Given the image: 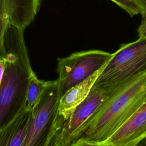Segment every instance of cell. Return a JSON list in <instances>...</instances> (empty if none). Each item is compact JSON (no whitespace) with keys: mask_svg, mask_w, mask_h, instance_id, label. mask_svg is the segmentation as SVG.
I'll list each match as a JSON object with an SVG mask.
<instances>
[{"mask_svg":"<svg viewBox=\"0 0 146 146\" xmlns=\"http://www.w3.org/2000/svg\"><path fill=\"white\" fill-rule=\"evenodd\" d=\"M146 102V70L119 85L88 121L80 137L101 143Z\"/></svg>","mask_w":146,"mask_h":146,"instance_id":"obj_1","label":"cell"},{"mask_svg":"<svg viewBox=\"0 0 146 146\" xmlns=\"http://www.w3.org/2000/svg\"><path fill=\"white\" fill-rule=\"evenodd\" d=\"M62 95L59 80L50 81L33 108V119L21 146H55L64 122L58 113Z\"/></svg>","mask_w":146,"mask_h":146,"instance_id":"obj_2","label":"cell"},{"mask_svg":"<svg viewBox=\"0 0 146 146\" xmlns=\"http://www.w3.org/2000/svg\"><path fill=\"white\" fill-rule=\"evenodd\" d=\"M146 70V37L121 44L94 85H118Z\"/></svg>","mask_w":146,"mask_h":146,"instance_id":"obj_3","label":"cell"},{"mask_svg":"<svg viewBox=\"0 0 146 146\" xmlns=\"http://www.w3.org/2000/svg\"><path fill=\"white\" fill-rule=\"evenodd\" d=\"M120 84L94 85L87 96L64 122L55 140V146H69L79 139L91 118Z\"/></svg>","mask_w":146,"mask_h":146,"instance_id":"obj_4","label":"cell"},{"mask_svg":"<svg viewBox=\"0 0 146 146\" xmlns=\"http://www.w3.org/2000/svg\"><path fill=\"white\" fill-rule=\"evenodd\" d=\"M112 54L103 50H89L58 58L56 72L62 84V94L104 66Z\"/></svg>","mask_w":146,"mask_h":146,"instance_id":"obj_5","label":"cell"},{"mask_svg":"<svg viewBox=\"0 0 146 146\" xmlns=\"http://www.w3.org/2000/svg\"><path fill=\"white\" fill-rule=\"evenodd\" d=\"M146 138V102L102 146H135Z\"/></svg>","mask_w":146,"mask_h":146,"instance_id":"obj_6","label":"cell"},{"mask_svg":"<svg viewBox=\"0 0 146 146\" xmlns=\"http://www.w3.org/2000/svg\"><path fill=\"white\" fill-rule=\"evenodd\" d=\"M33 119V109L26 102L7 124L0 128V146H21Z\"/></svg>","mask_w":146,"mask_h":146,"instance_id":"obj_7","label":"cell"},{"mask_svg":"<svg viewBox=\"0 0 146 146\" xmlns=\"http://www.w3.org/2000/svg\"><path fill=\"white\" fill-rule=\"evenodd\" d=\"M106 65V64L86 80L72 87L62 95L59 103L58 113L64 121L68 119L75 108L87 96Z\"/></svg>","mask_w":146,"mask_h":146,"instance_id":"obj_8","label":"cell"},{"mask_svg":"<svg viewBox=\"0 0 146 146\" xmlns=\"http://www.w3.org/2000/svg\"><path fill=\"white\" fill-rule=\"evenodd\" d=\"M9 24L25 30L39 10L41 0H3Z\"/></svg>","mask_w":146,"mask_h":146,"instance_id":"obj_9","label":"cell"},{"mask_svg":"<svg viewBox=\"0 0 146 146\" xmlns=\"http://www.w3.org/2000/svg\"><path fill=\"white\" fill-rule=\"evenodd\" d=\"M49 82L38 79L34 71L29 74L26 96V104L29 109L32 110L36 104Z\"/></svg>","mask_w":146,"mask_h":146,"instance_id":"obj_10","label":"cell"},{"mask_svg":"<svg viewBox=\"0 0 146 146\" xmlns=\"http://www.w3.org/2000/svg\"><path fill=\"white\" fill-rule=\"evenodd\" d=\"M8 25L9 21L3 4V0H0V58H4L5 55L3 39Z\"/></svg>","mask_w":146,"mask_h":146,"instance_id":"obj_11","label":"cell"},{"mask_svg":"<svg viewBox=\"0 0 146 146\" xmlns=\"http://www.w3.org/2000/svg\"><path fill=\"white\" fill-rule=\"evenodd\" d=\"M125 10L131 17L140 14V10L132 0H110Z\"/></svg>","mask_w":146,"mask_h":146,"instance_id":"obj_12","label":"cell"},{"mask_svg":"<svg viewBox=\"0 0 146 146\" xmlns=\"http://www.w3.org/2000/svg\"><path fill=\"white\" fill-rule=\"evenodd\" d=\"M69 146H102V145L100 143L88 141L80 137Z\"/></svg>","mask_w":146,"mask_h":146,"instance_id":"obj_13","label":"cell"},{"mask_svg":"<svg viewBox=\"0 0 146 146\" xmlns=\"http://www.w3.org/2000/svg\"><path fill=\"white\" fill-rule=\"evenodd\" d=\"M140 10L142 20L146 19V0H132Z\"/></svg>","mask_w":146,"mask_h":146,"instance_id":"obj_14","label":"cell"},{"mask_svg":"<svg viewBox=\"0 0 146 146\" xmlns=\"http://www.w3.org/2000/svg\"><path fill=\"white\" fill-rule=\"evenodd\" d=\"M137 32L139 38L146 37V19L141 21V23L137 29Z\"/></svg>","mask_w":146,"mask_h":146,"instance_id":"obj_15","label":"cell"},{"mask_svg":"<svg viewBox=\"0 0 146 146\" xmlns=\"http://www.w3.org/2000/svg\"><path fill=\"white\" fill-rule=\"evenodd\" d=\"M5 60L4 58H0V84L3 78L4 70H5Z\"/></svg>","mask_w":146,"mask_h":146,"instance_id":"obj_16","label":"cell"},{"mask_svg":"<svg viewBox=\"0 0 146 146\" xmlns=\"http://www.w3.org/2000/svg\"><path fill=\"white\" fill-rule=\"evenodd\" d=\"M135 146H146V138L143 139Z\"/></svg>","mask_w":146,"mask_h":146,"instance_id":"obj_17","label":"cell"}]
</instances>
